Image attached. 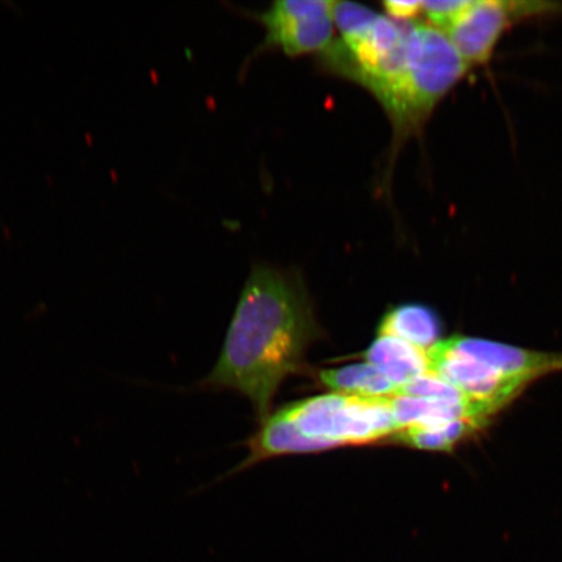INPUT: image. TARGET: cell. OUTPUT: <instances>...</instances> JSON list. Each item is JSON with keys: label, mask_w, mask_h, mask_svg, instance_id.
<instances>
[{"label": "cell", "mask_w": 562, "mask_h": 562, "mask_svg": "<svg viewBox=\"0 0 562 562\" xmlns=\"http://www.w3.org/2000/svg\"><path fill=\"white\" fill-rule=\"evenodd\" d=\"M440 328L438 315L430 307L404 304L383 316L379 336L395 337L428 351L439 342Z\"/></svg>", "instance_id": "10"}, {"label": "cell", "mask_w": 562, "mask_h": 562, "mask_svg": "<svg viewBox=\"0 0 562 562\" xmlns=\"http://www.w3.org/2000/svg\"><path fill=\"white\" fill-rule=\"evenodd\" d=\"M385 16L398 23H413L424 11V2H409V0H386L383 3Z\"/></svg>", "instance_id": "15"}, {"label": "cell", "mask_w": 562, "mask_h": 562, "mask_svg": "<svg viewBox=\"0 0 562 562\" xmlns=\"http://www.w3.org/2000/svg\"><path fill=\"white\" fill-rule=\"evenodd\" d=\"M331 448L336 447L304 437L281 409L262 422V427L250 440V457L245 465L280 454L318 452Z\"/></svg>", "instance_id": "8"}, {"label": "cell", "mask_w": 562, "mask_h": 562, "mask_svg": "<svg viewBox=\"0 0 562 562\" xmlns=\"http://www.w3.org/2000/svg\"><path fill=\"white\" fill-rule=\"evenodd\" d=\"M476 427L480 426L472 420L459 419L441 426L405 428L395 437L414 448L427 449V451H448Z\"/></svg>", "instance_id": "12"}, {"label": "cell", "mask_w": 562, "mask_h": 562, "mask_svg": "<svg viewBox=\"0 0 562 562\" xmlns=\"http://www.w3.org/2000/svg\"><path fill=\"white\" fill-rule=\"evenodd\" d=\"M266 47L290 56L326 53L334 44L333 2L280 0L261 16Z\"/></svg>", "instance_id": "6"}, {"label": "cell", "mask_w": 562, "mask_h": 562, "mask_svg": "<svg viewBox=\"0 0 562 562\" xmlns=\"http://www.w3.org/2000/svg\"><path fill=\"white\" fill-rule=\"evenodd\" d=\"M427 355L428 372L454 386L482 420L508 404L526 384L461 353L449 340L439 341Z\"/></svg>", "instance_id": "5"}, {"label": "cell", "mask_w": 562, "mask_h": 562, "mask_svg": "<svg viewBox=\"0 0 562 562\" xmlns=\"http://www.w3.org/2000/svg\"><path fill=\"white\" fill-rule=\"evenodd\" d=\"M397 396L438 400V402H445L449 404L470 405L468 400L463 397L461 393L454 389V386L446 383L445 381H441L440 378L431 374V372H427V374L419 376L416 379V381H413L412 383L403 386V389L398 391Z\"/></svg>", "instance_id": "14"}, {"label": "cell", "mask_w": 562, "mask_h": 562, "mask_svg": "<svg viewBox=\"0 0 562 562\" xmlns=\"http://www.w3.org/2000/svg\"><path fill=\"white\" fill-rule=\"evenodd\" d=\"M322 334L299 273L258 265L245 283L220 361L205 384L243 393L263 422L280 385L305 369L307 349Z\"/></svg>", "instance_id": "1"}, {"label": "cell", "mask_w": 562, "mask_h": 562, "mask_svg": "<svg viewBox=\"0 0 562 562\" xmlns=\"http://www.w3.org/2000/svg\"><path fill=\"white\" fill-rule=\"evenodd\" d=\"M319 381L327 389L342 395L391 398L397 396V385L371 363L350 364V367L322 370Z\"/></svg>", "instance_id": "11"}, {"label": "cell", "mask_w": 562, "mask_h": 562, "mask_svg": "<svg viewBox=\"0 0 562 562\" xmlns=\"http://www.w3.org/2000/svg\"><path fill=\"white\" fill-rule=\"evenodd\" d=\"M461 353L475 358L504 376L529 383L533 378L562 369V356L536 353V351L505 346L470 337L449 340Z\"/></svg>", "instance_id": "7"}, {"label": "cell", "mask_w": 562, "mask_h": 562, "mask_svg": "<svg viewBox=\"0 0 562 562\" xmlns=\"http://www.w3.org/2000/svg\"><path fill=\"white\" fill-rule=\"evenodd\" d=\"M469 70L445 33L430 24L413 23L402 67L371 91L392 125V157L407 139L420 135Z\"/></svg>", "instance_id": "2"}, {"label": "cell", "mask_w": 562, "mask_h": 562, "mask_svg": "<svg viewBox=\"0 0 562 562\" xmlns=\"http://www.w3.org/2000/svg\"><path fill=\"white\" fill-rule=\"evenodd\" d=\"M378 16L376 11L360 3L333 2V21L341 33V40L353 38L367 31Z\"/></svg>", "instance_id": "13"}, {"label": "cell", "mask_w": 562, "mask_h": 562, "mask_svg": "<svg viewBox=\"0 0 562 562\" xmlns=\"http://www.w3.org/2000/svg\"><path fill=\"white\" fill-rule=\"evenodd\" d=\"M391 398L331 393L288 405L283 412L308 439L325 441L336 448L367 446L398 432Z\"/></svg>", "instance_id": "3"}, {"label": "cell", "mask_w": 562, "mask_h": 562, "mask_svg": "<svg viewBox=\"0 0 562 562\" xmlns=\"http://www.w3.org/2000/svg\"><path fill=\"white\" fill-rule=\"evenodd\" d=\"M562 16V3L538 0H467L442 31L469 69L487 65L504 35L522 21Z\"/></svg>", "instance_id": "4"}, {"label": "cell", "mask_w": 562, "mask_h": 562, "mask_svg": "<svg viewBox=\"0 0 562 562\" xmlns=\"http://www.w3.org/2000/svg\"><path fill=\"white\" fill-rule=\"evenodd\" d=\"M364 358L397 385L398 391L428 372L427 350L395 337L379 336Z\"/></svg>", "instance_id": "9"}]
</instances>
